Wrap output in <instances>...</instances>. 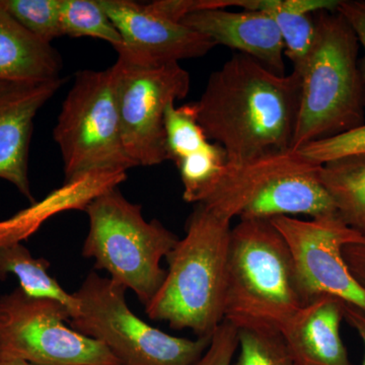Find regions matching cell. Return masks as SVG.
<instances>
[{"label":"cell","mask_w":365,"mask_h":365,"mask_svg":"<svg viewBox=\"0 0 365 365\" xmlns=\"http://www.w3.org/2000/svg\"><path fill=\"white\" fill-rule=\"evenodd\" d=\"M299 97L297 71L278 74L237 53L209 78L195 102L198 122L225 150L228 167H240L292 150Z\"/></svg>","instance_id":"cell-1"},{"label":"cell","mask_w":365,"mask_h":365,"mask_svg":"<svg viewBox=\"0 0 365 365\" xmlns=\"http://www.w3.org/2000/svg\"><path fill=\"white\" fill-rule=\"evenodd\" d=\"M230 220L197 204L186 235L167 255L162 287L145 306L148 318L211 337L225 319Z\"/></svg>","instance_id":"cell-2"},{"label":"cell","mask_w":365,"mask_h":365,"mask_svg":"<svg viewBox=\"0 0 365 365\" xmlns=\"http://www.w3.org/2000/svg\"><path fill=\"white\" fill-rule=\"evenodd\" d=\"M304 304L282 235L270 220H241L230 232L223 321L281 335Z\"/></svg>","instance_id":"cell-3"},{"label":"cell","mask_w":365,"mask_h":365,"mask_svg":"<svg viewBox=\"0 0 365 365\" xmlns=\"http://www.w3.org/2000/svg\"><path fill=\"white\" fill-rule=\"evenodd\" d=\"M316 14L313 47L297 71L300 97L292 150L364 124L365 90L356 35L337 11Z\"/></svg>","instance_id":"cell-4"},{"label":"cell","mask_w":365,"mask_h":365,"mask_svg":"<svg viewBox=\"0 0 365 365\" xmlns=\"http://www.w3.org/2000/svg\"><path fill=\"white\" fill-rule=\"evenodd\" d=\"M322 165L299 150L273 153L240 167L225 168L201 205L230 220H270L306 215L312 218L336 212L321 178Z\"/></svg>","instance_id":"cell-5"},{"label":"cell","mask_w":365,"mask_h":365,"mask_svg":"<svg viewBox=\"0 0 365 365\" xmlns=\"http://www.w3.org/2000/svg\"><path fill=\"white\" fill-rule=\"evenodd\" d=\"M85 211L90 228L83 256L93 259L96 268L107 271L146 306L165 280L160 261L176 246L177 235L157 220L146 222L141 206L118 188L93 199Z\"/></svg>","instance_id":"cell-6"},{"label":"cell","mask_w":365,"mask_h":365,"mask_svg":"<svg viewBox=\"0 0 365 365\" xmlns=\"http://www.w3.org/2000/svg\"><path fill=\"white\" fill-rule=\"evenodd\" d=\"M126 290L91 272L73 294L79 309L69 326L103 343L121 365H193L201 359L212 336L191 340L163 332L131 311Z\"/></svg>","instance_id":"cell-7"},{"label":"cell","mask_w":365,"mask_h":365,"mask_svg":"<svg viewBox=\"0 0 365 365\" xmlns=\"http://www.w3.org/2000/svg\"><path fill=\"white\" fill-rule=\"evenodd\" d=\"M116 79L115 66L76 74L53 131L66 182L100 170L126 172L136 167L122 140Z\"/></svg>","instance_id":"cell-8"},{"label":"cell","mask_w":365,"mask_h":365,"mask_svg":"<svg viewBox=\"0 0 365 365\" xmlns=\"http://www.w3.org/2000/svg\"><path fill=\"white\" fill-rule=\"evenodd\" d=\"M71 313L21 287L0 297V359L35 365H121L100 341L67 327Z\"/></svg>","instance_id":"cell-9"},{"label":"cell","mask_w":365,"mask_h":365,"mask_svg":"<svg viewBox=\"0 0 365 365\" xmlns=\"http://www.w3.org/2000/svg\"><path fill=\"white\" fill-rule=\"evenodd\" d=\"M287 242L302 302L329 295L365 314V290L353 277L343 249L364 237L342 222L337 213L302 220L292 216L270 220Z\"/></svg>","instance_id":"cell-10"},{"label":"cell","mask_w":365,"mask_h":365,"mask_svg":"<svg viewBox=\"0 0 365 365\" xmlns=\"http://www.w3.org/2000/svg\"><path fill=\"white\" fill-rule=\"evenodd\" d=\"M114 66L125 151L136 167L160 165L168 160L165 110L188 95L189 72L179 63L137 67L117 60Z\"/></svg>","instance_id":"cell-11"},{"label":"cell","mask_w":365,"mask_h":365,"mask_svg":"<svg viewBox=\"0 0 365 365\" xmlns=\"http://www.w3.org/2000/svg\"><path fill=\"white\" fill-rule=\"evenodd\" d=\"M121 35L118 60L127 66L158 67L198 58L215 43L181 23L151 13L144 4L129 0H100Z\"/></svg>","instance_id":"cell-12"},{"label":"cell","mask_w":365,"mask_h":365,"mask_svg":"<svg viewBox=\"0 0 365 365\" xmlns=\"http://www.w3.org/2000/svg\"><path fill=\"white\" fill-rule=\"evenodd\" d=\"M66 83L61 78L48 81L0 79V179L11 182L35 203L28 162L36 115Z\"/></svg>","instance_id":"cell-13"},{"label":"cell","mask_w":365,"mask_h":365,"mask_svg":"<svg viewBox=\"0 0 365 365\" xmlns=\"http://www.w3.org/2000/svg\"><path fill=\"white\" fill-rule=\"evenodd\" d=\"M181 24L215 43L252 57L284 74L285 47L277 24L264 11L207 9L193 11Z\"/></svg>","instance_id":"cell-14"},{"label":"cell","mask_w":365,"mask_h":365,"mask_svg":"<svg viewBox=\"0 0 365 365\" xmlns=\"http://www.w3.org/2000/svg\"><path fill=\"white\" fill-rule=\"evenodd\" d=\"M343 302L329 295L309 300L281 334L295 362L352 365L340 334Z\"/></svg>","instance_id":"cell-15"},{"label":"cell","mask_w":365,"mask_h":365,"mask_svg":"<svg viewBox=\"0 0 365 365\" xmlns=\"http://www.w3.org/2000/svg\"><path fill=\"white\" fill-rule=\"evenodd\" d=\"M126 179L124 170H100L66 182L40 202L33 203L25 210L0 222V247L25 241L39 230L45 220L61 211L85 210L93 199L108 190L117 188Z\"/></svg>","instance_id":"cell-16"},{"label":"cell","mask_w":365,"mask_h":365,"mask_svg":"<svg viewBox=\"0 0 365 365\" xmlns=\"http://www.w3.org/2000/svg\"><path fill=\"white\" fill-rule=\"evenodd\" d=\"M58 52L21 26L0 0V79L48 81L60 78Z\"/></svg>","instance_id":"cell-17"},{"label":"cell","mask_w":365,"mask_h":365,"mask_svg":"<svg viewBox=\"0 0 365 365\" xmlns=\"http://www.w3.org/2000/svg\"><path fill=\"white\" fill-rule=\"evenodd\" d=\"M341 0H225L223 7L264 11L272 16L284 42L285 56L299 72L313 47L316 25L312 14L336 11Z\"/></svg>","instance_id":"cell-18"},{"label":"cell","mask_w":365,"mask_h":365,"mask_svg":"<svg viewBox=\"0 0 365 365\" xmlns=\"http://www.w3.org/2000/svg\"><path fill=\"white\" fill-rule=\"evenodd\" d=\"M321 178L338 216L365 239V155L325 163Z\"/></svg>","instance_id":"cell-19"},{"label":"cell","mask_w":365,"mask_h":365,"mask_svg":"<svg viewBox=\"0 0 365 365\" xmlns=\"http://www.w3.org/2000/svg\"><path fill=\"white\" fill-rule=\"evenodd\" d=\"M49 267V262L44 258H35L21 242L0 247V280H6L13 274L26 295L55 300L66 307L71 319L73 318L78 313V300L50 275Z\"/></svg>","instance_id":"cell-20"},{"label":"cell","mask_w":365,"mask_h":365,"mask_svg":"<svg viewBox=\"0 0 365 365\" xmlns=\"http://www.w3.org/2000/svg\"><path fill=\"white\" fill-rule=\"evenodd\" d=\"M62 35L71 38L91 37L110 43L114 49L122 38L100 0H59Z\"/></svg>","instance_id":"cell-21"},{"label":"cell","mask_w":365,"mask_h":365,"mask_svg":"<svg viewBox=\"0 0 365 365\" xmlns=\"http://www.w3.org/2000/svg\"><path fill=\"white\" fill-rule=\"evenodd\" d=\"M168 160L176 163L210 148L207 136L198 122L196 103L176 107L168 106L165 114Z\"/></svg>","instance_id":"cell-22"},{"label":"cell","mask_w":365,"mask_h":365,"mask_svg":"<svg viewBox=\"0 0 365 365\" xmlns=\"http://www.w3.org/2000/svg\"><path fill=\"white\" fill-rule=\"evenodd\" d=\"M14 20L46 43L62 37L59 0H1Z\"/></svg>","instance_id":"cell-23"},{"label":"cell","mask_w":365,"mask_h":365,"mask_svg":"<svg viewBox=\"0 0 365 365\" xmlns=\"http://www.w3.org/2000/svg\"><path fill=\"white\" fill-rule=\"evenodd\" d=\"M239 349L234 365H297L279 334L239 331Z\"/></svg>","instance_id":"cell-24"},{"label":"cell","mask_w":365,"mask_h":365,"mask_svg":"<svg viewBox=\"0 0 365 365\" xmlns=\"http://www.w3.org/2000/svg\"><path fill=\"white\" fill-rule=\"evenodd\" d=\"M297 150L321 165L339 158L365 155V124L338 135L314 141Z\"/></svg>","instance_id":"cell-25"},{"label":"cell","mask_w":365,"mask_h":365,"mask_svg":"<svg viewBox=\"0 0 365 365\" xmlns=\"http://www.w3.org/2000/svg\"><path fill=\"white\" fill-rule=\"evenodd\" d=\"M239 348V330L223 321L211 337L210 344L193 365H230Z\"/></svg>","instance_id":"cell-26"},{"label":"cell","mask_w":365,"mask_h":365,"mask_svg":"<svg viewBox=\"0 0 365 365\" xmlns=\"http://www.w3.org/2000/svg\"><path fill=\"white\" fill-rule=\"evenodd\" d=\"M337 11L351 26L353 32L355 33L357 40L364 47L365 53V1L341 0ZM360 71H361L365 90V56Z\"/></svg>","instance_id":"cell-27"},{"label":"cell","mask_w":365,"mask_h":365,"mask_svg":"<svg viewBox=\"0 0 365 365\" xmlns=\"http://www.w3.org/2000/svg\"><path fill=\"white\" fill-rule=\"evenodd\" d=\"M343 256L353 277L365 290V240L345 246Z\"/></svg>","instance_id":"cell-28"},{"label":"cell","mask_w":365,"mask_h":365,"mask_svg":"<svg viewBox=\"0 0 365 365\" xmlns=\"http://www.w3.org/2000/svg\"><path fill=\"white\" fill-rule=\"evenodd\" d=\"M342 309L343 317H344L347 323L356 331L360 339L364 343V359L362 365H365V314L360 312L356 307L348 306L345 304H342Z\"/></svg>","instance_id":"cell-29"},{"label":"cell","mask_w":365,"mask_h":365,"mask_svg":"<svg viewBox=\"0 0 365 365\" xmlns=\"http://www.w3.org/2000/svg\"><path fill=\"white\" fill-rule=\"evenodd\" d=\"M0 365H35L21 360L0 359Z\"/></svg>","instance_id":"cell-30"},{"label":"cell","mask_w":365,"mask_h":365,"mask_svg":"<svg viewBox=\"0 0 365 365\" xmlns=\"http://www.w3.org/2000/svg\"><path fill=\"white\" fill-rule=\"evenodd\" d=\"M297 365H302V364H297Z\"/></svg>","instance_id":"cell-31"}]
</instances>
